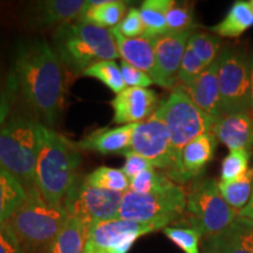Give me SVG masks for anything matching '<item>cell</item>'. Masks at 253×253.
<instances>
[{"instance_id": "cell-39", "label": "cell", "mask_w": 253, "mask_h": 253, "mask_svg": "<svg viewBox=\"0 0 253 253\" xmlns=\"http://www.w3.org/2000/svg\"><path fill=\"white\" fill-rule=\"evenodd\" d=\"M0 253H26L7 223L0 224Z\"/></svg>"}, {"instance_id": "cell-43", "label": "cell", "mask_w": 253, "mask_h": 253, "mask_svg": "<svg viewBox=\"0 0 253 253\" xmlns=\"http://www.w3.org/2000/svg\"><path fill=\"white\" fill-rule=\"evenodd\" d=\"M250 62H251V89H250V107L253 110V53L250 55Z\"/></svg>"}, {"instance_id": "cell-22", "label": "cell", "mask_w": 253, "mask_h": 253, "mask_svg": "<svg viewBox=\"0 0 253 253\" xmlns=\"http://www.w3.org/2000/svg\"><path fill=\"white\" fill-rule=\"evenodd\" d=\"M89 225L81 218L68 217L61 231L46 248V253H84Z\"/></svg>"}, {"instance_id": "cell-12", "label": "cell", "mask_w": 253, "mask_h": 253, "mask_svg": "<svg viewBox=\"0 0 253 253\" xmlns=\"http://www.w3.org/2000/svg\"><path fill=\"white\" fill-rule=\"evenodd\" d=\"M129 150L138 154L155 169L170 170L176 156L166 125L155 114L143 122L136 123Z\"/></svg>"}, {"instance_id": "cell-9", "label": "cell", "mask_w": 253, "mask_h": 253, "mask_svg": "<svg viewBox=\"0 0 253 253\" xmlns=\"http://www.w3.org/2000/svg\"><path fill=\"white\" fill-rule=\"evenodd\" d=\"M221 116L250 109L251 62L245 52L225 48L218 56Z\"/></svg>"}, {"instance_id": "cell-5", "label": "cell", "mask_w": 253, "mask_h": 253, "mask_svg": "<svg viewBox=\"0 0 253 253\" xmlns=\"http://www.w3.org/2000/svg\"><path fill=\"white\" fill-rule=\"evenodd\" d=\"M67 219L65 207L48 203L34 186L28 190L27 199L7 224L26 251L47 248Z\"/></svg>"}, {"instance_id": "cell-31", "label": "cell", "mask_w": 253, "mask_h": 253, "mask_svg": "<svg viewBox=\"0 0 253 253\" xmlns=\"http://www.w3.org/2000/svg\"><path fill=\"white\" fill-rule=\"evenodd\" d=\"M251 153L245 149L230 150L227 156L221 162L220 181L229 183L239 179L248 172Z\"/></svg>"}, {"instance_id": "cell-25", "label": "cell", "mask_w": 253, "mask_h": 253, "mask_svg": "<svg viewBox=\"0 0 253 253\" xmlns=\"http://www.w3.org/2000/svg\"><path fill=\"white\" fill-rule=\"evenodd\" d=\"M173 4V0H145L142 2L140 14L144 26L143 37L153 39L167 33V14Z\"/></svg>"}, {"instance_id": "cell-28", "label": "cell", "mask_w": 253, "mask_h": 253, "mask_svg": "<svg viewBox=\"0 0 253 253\" xmlns=\"http://www.w3.org/2000/svg\"><path fill=\"white\" fill-rule=\"evenodd\" d=\"M175 185L176 183H173L167 173L157 171L155 168L145 170L129 179V191L140 195L166 191V190L173 188Z\"/></svg>"}, {"instance_id": "cell-32", "label": "cell", "mask_w": 253, "mask_h": 253, "mask_svg": "<svg viewBox=\"0 0 253 253\" xmlns=\"http://www.w3.org/2000/svg\"><path fill=\"white\" fill-rule=\"evenodd\" d=\"M208 240L218 253H252L243 242L237 219L225 231L210 237Z\"/></svg>"}, {"instance_id": "cell-6", "label": "cell", "mask_w": 253, "mask_h": 253, "mask_svg": "<svg viewBox=\"0 0 253 253\" xmlns=\"http://www.w3.org/2000/svg\"><path fill=\"white\" fill-rule=\"evenodd\" d=\"M188 224L202 236L213 237L225 231L238 217L223 198L218 182L213 178L194 183L186 194Z\"/></svg>"}, {"instance_id": "cell-11", "label": "cell", "mask_w": 253, "mask_h": 253, "mask_svg": "<svg viewBox=\"0 0 253 253\" xmlns=\"http://www.w3.org/2000/svg\"><path fill=\"white\" fill-rule=\"evenodd\" d=\"M123 194L88 185L79 178L63 202L68 217H78L91 224L94 221L119 218Z\"/></svg>"}, {"instance_id": "cell-17", "label": "cell", "mask_w": 253, "mask_h": 253, "mask_svg": "<svg viewBox=\"0 0 253 253\" xmlns=\"http://www.w3.org/2000/svg\"><path fill=\"white\" fill-rule=\"evenodd\" d=\"M211 132L230 150H253V110L246 109L216 120Z\"/></svg>"}, {"instance_id": "cell-15", "label": "cell", "mask_w": 253, "mask_h": 253, "mask_svg": "<svg viewBox=\"0 0 253 253\" xmlns=\"http://www.w3.org/2000/svg\"><path fill=\"white\" fill-rule=\"evenodd\" d=\"M86 1L84 0H41L28 6L25 23L34 30L58 28L77 21Z\"/></svg>"}, {"instance_id": "cell-4", "label": "cell", "mask_w": 253, "mask_h": 253, "mask_svg": "<svg viewBox=\"0 0 253 253\" xmlns=\"http://www.w3.org/2000/svg\"><path fill=\"white\" fill-rule=\"evenodd\" d=\"M45 125L25 115H12L0 128V166L26 191L34 188L41 135Z\"/></svg>"}, {"instance_id": "cell-44", "label": "cell", "mask_w": 253, "mask_h": 253, "mask_svg": "<svg viewBox=\"0 0 253 253\" xmlns=\"http://www.w3.org/2000/svg\"><path fill=\"white\" fill-rule=\"evenodd\" d=\"M203 253H218V252L216 251V249L211 245V243L209 242V240H207V243L204 244V252Z\"/></svg>"}, {"instance_id": "cell-18", "label": "cell", "mask_w": 253, "mask_h": 253, "mask_svg": "<svg viewBox=\"0 0 253 253\" xmlns=\"http://www.w3.org/2000/svg\"><path fill=\"white\" fill-rule=\"evenodd\" d=\"M190 97L199 109L219 119L220 113V95L218 86V59L211 63L199 77L185 86L176 87Z\"/></svg>"}, {"instance_id": "cell-7", "label": "cell", "mask_w": 253, "mask_h": 253, "mask_svg": "<svg viewBox=\"0 0 253 253\" xmlns=\"http://www.w3.org/2000/svg\"><path fill=\"white\" fill-rule=\"evenodd\" d=\"M154 114L166 125L176 157L192 140L211 132L216 122V119L199 109L178 88H175L167 100L158 104Z\"/></svg>"}, {"instance_id": "cell-10", "label": "cell", "mask_w": 253, "mask_h": 253, "mask_svg": "<svg viewBox=\"0 0 253 253\" xmlns=\"http://www.w3.org/2000/svg\"><path fill=\"white\" fill-rule=\"evenodd\" d=\"M164 230L157 224H142L123 220L94 221L87 233L84 253H129L142 236Z\"/></svg>"}, {"instance_id": "cell-26", "label": "cell", "mask_w": 253, "mask_h": 253, "mask_svg": "<svg viewBox=\"0 0 253 253\" xmlns=\"http://www.w3.org/2000/svg\"><path fill=\"white\" fill-rule=\"evenodd\" d=\"M219 191L225 202L237 212L248 205L253 191V169H249L239 179L229 183L218 182Z\"/></svg>"}, {"instance_id": "cell-35", "label": "cell", "mask_w": 253, "mask_h": 253, "mask_svg": "<svg viewBox=\"0 0 253 253\" xmlns=\"http://www.w3.org/2000/svg\"><path fill=\"white\" fill-rule=\"evenodd\" d=\"M208 67H205L203 62L195 55V53L188 46L185 49L184 56L182 59L181 66H179L178 73H177L176 87L185 86V84H191Z\"/></svg>"}, {"instance_id": "cell-20", "label": "cell", "mask_w": 253, "mask_h": 253, "mask_svg": "<svg viewBox=\"0 0 253 253\" xmlns=\"http://www.w3.org/2000/svg\"><path fill=\"white\" fill-rule=\"evenodd\" d=\"M136 123L116 126V128L97 129L84 140L75 143L78 149L96 151L102 155L122 154L130 148L131 136Z\"/></svg>"}, {"instance_id": "cell-14", "label": "cell", "mask_w": 253, "mask_h": 253, "mask_svg": "<svg viewBox=\"0 0 253 253\" xmlns=\"http://www.w3.org/2000/svg\"><path fill=\"white\" fill-rule=\"evenodd\" d=\"M192 32H167L153 38V46L156 60L157 79L155 84L163 88L176 86L177 73L188 47Z\"/></svg>"}, {"instance_id": "cell-24", "label": "cell", "mask_w": 253, "mask_h": 253, "mask_svg": "<svg viewBox=\"0 0 253 253\" xmlns=\"http://www.w3.org/2000/svg\"><path fill=\"white\" fill-rule=\"evenodd\" d=\"M252 26L253 11L250 1H236L223 20L210 27V31L224 38H238Z\"/></svg>"}, {"instance_id": "cell-27", "label": "cell", "mask_w": 253, "mask_h": 253, "mask_svg": "<svg viewBox=\"0 0 253 253\" xmlns=\"http://www.w3.org/2000/svg\"><path fill=\"white\" fill-rule=\"evenodd\" d=\"M88 185L126 194L129 191V179L121 169L100 167L84 177Z\"/></svg>"}, {"instance_id": "cell-41", "label": "cell", "mask_w": 253, "mask_h": 253, "mask_svg": "<svg viewBox=\"0 0 253 253\" xmlns=\"http://www.w3.org/2000/svg\"><path fill=\"white\" fill-rule=\"evenodd\" d=\"M237 221H238L243 242H244L246 248L253 253V224L240 217H237Z\"/></svg>"}, {"instance_id": "cell-36", "label": "cell", "mask_w": 253, "mask_h": 253, "mask_svg": "<svg viewBox=\"0 0 253 253\" xmlns=\"http://www.w3.org/2000/svg\"><path fill=\"white\" fill-rule=\"evenodd\" d=\"M114 28H115L121 36L126 38H130V39L143 37L144 26L140 14V9L135 7L128 9L126 17L122 19L121 23Z\"/></svg>"}, {"instance_id": "cell-30", "label": "cell", "mask_w": 253, "mask_h": 253, "mask_svg": "<svg viewBox=\"0 0 253 253\" xmlns=\"http://www.w3.org/2000/svg\"><path fill=\"white\" fill-rule=\"evenodd\" d=\"M188 46L203 62L205 67H209L211 63L216 61L220 54V39L210 33L192 32L189 38Z\"/></svg>"}, {"instance_id": "cell-23", "label": "cell", "mask_w": 253, "mask_h": 253, "mask_svg": "<svg viewBox=\"0 0 253 253\" xmlns=\"http://www.w3.org/2000/svg\"><path fill=\"white\" fill-rule=\"evenodd\" d=\"M26 199L23 184L0 166V224L7 223Z\"/></svg>"}, {"instance_id": "cell-34", "label": "cell", "mask_w": 253, "mask_h": 253, "mask_svg": "<svg viewBox=\"0 0 253 253\" xmlns=\"http://www.w3.org/2000/svg\"><path fill=\"white\" fill-rule=\"evenodd\" d=\"M167 26L168 32H192L197 25L191 6L184 2H175L167 14Z\"/></svg>"}, {"instance_id": "cell-21", "label": "cell", "mask_w": 253, "mask_h": 253, "mask_svg": "<svg viewBox=\"0 0 253 253\" xmlns=\"http://www.w3.org/2000/svg\"><path fill=\"white\" fill-rule=\"evenodd\" d=\"M126 2L121 0H88L77 21L112 30L126 14Z\"/></svg>"}, {"instance_id": "cell-38", "label": "cell", "mask_w": 253, "mask_h": 253, "mask_svg": "<svg viewBox=\"0 0 253 253\" xmlns=\"http://www.w3.org/2000/svg\"><path fill=\"white\" fill-rule=\"evenodd\" d=\"M122 155L125 156L126 161L121 170L123 173L128 177V179H131L132 177L137 176L138 173L143 172L145 170L154 169V167L151 166L150 162H148L145 158L140 156L138 154L134 153V151L128 149L123 151Z\"/></svg>"}, {"instance_id": "cell-37", "label": "cell", "mask_w": 253, "mask_h": 253, "mask_svg": "<svg viewBox=\"0 0 253 253\" xmlns=\"http://www.w3.org/2000/svg\"><path fill=\"white\" fill-rule=\"evenodd\" d=\"M121 73L126 88H148L154 84L147 73L140 71L128 62L121 61Z\"/></svg>"}, {"instance_id": "cell-45", "label": "cell", "mask_w": 253, "mask_h": 253, "mask_svg": "<svg viewBox=\"0 0 253 253\" xmlns=\"http://www.w3.org/2000/svg\"><path fill=\"white\" fill-rule=\"evenodd\" d=\"M250 5H251V7H252V11H253V0H251V1H250Z\"/></svg>"}, {"instance_id": "cell-29", "label": "cell", "mask_w": 253, "mask_h": 253, "mask_svg": "<svg viewBox=\"0 0 253 253\" xmlns=\"http://www.w3.org/2000/svg\"><path fill=\"white\" fill-rule=\"evenodd\" d=\"M82 75L101 81L115 94L121 93L126 88L122 78L121 67H119L115 60H106V61L94 63L93 66L87 68Z\"/></svg>"}, {"instance_id": "cell-2", "label": "cell", "mask_w": 253, "mask_h": 253, "mask_svg": "<svg viewBox=\"0 0 253 253\" xmlns=\"http://www.w3.org/2000/svg\"><path fill=\"white\" fill-rule=\"evenodd\" d=\"M80 149L65 136L43 126L34 184L50 204L62 205L80 176Z\"/></svg>"}, {"instance_id": "cell-40", "label": "cell", "mask_w": 253, "mask_h": 253, "mask_svg": "<svg viewBox=\"0 0 253 253\" xmlns=\"http://www.w3.org/2000/svg\"><path fill=\"white\" fill-rule=\"evenodd\" d=\"M13 94L14 90L8 84V81L5 88H0V128L6 122V120L9 118Z\"/></svg>"}, {"instance_id": "cell-16", "label": "cell", "mask_w": 253, "mask_h": 253, "mask_svg": "<svg viewBox=\"0 0 253 253\" xmlns=\"http://www.w3.org/2000/svg\"><path fill=\"white\" fill-rule=\"evenodd\" d=\"M157 94L148 88H126L112 100L113 121L116 125H131L149 119L157 109Z\"/></svg>"}, {"instance_id": "cell-3", "label": "cell", "mask_w": 253, "mask_h": 253, "mask_svg": "<svg viewBox=\"0 0 253 253\" xmlns=\"http://www.w3.org/2000/svg\"><path fill=\"white\" fill-rule=\"evenodd\" d=\"M52 46L66 68L82 75L94 63L120 58L112 30L80 21L55 28Z\"/></svg>"}, {"instance_id": "cell-19", "label": "cell", "mask_w": 253, "mask_h": 253, "mask_svg": "<svg viewBox=\"0 0 253 253\" xmlns=\"http://www.w3.org/2000/svg\"><path fill=\"white\" fill-rule=\"evenodd\" d=\"M116 47L122 61L128 62L140 71L147 73L153 79L154 84L157 79L156 60H155L153 39L145 37L126 38L121 36L115 28H112Z\"/></svg>"}, {"instance_id": "cell-1", "label": "cell", "mask_w": 253, "mask_h": 253, "mask_svg": "<svg viewBox=\"0 0 253 253\" xmlns=\"http://www.w3.org/2000/svg\"><path fill=\"white\" fill-rule=\"evenodd\" d=\"M65 68L45 39L32 38L17 45L7 81L48 128L58 122L65 106Z\"/></svg>"}, {"instance_id": "cell-33", "label": "cell", "mask_w": 253, "mask_h": 253, "mask_svg": "<svg viewBox=\"0 0 253 253\" xmlns=\"http://www.w3.org/2000/svg\"><path fill=\"white\" fill-rule=\"evenodd\" d=\"M163 232L184 253H201L199 252V240L202 235L197 230L192 227L167 226Z\"/></svg>"}, {"instance_id": "cell-42", "label": "cell", "mask_w": 253, "mask_h": 253, "mask_svg": "<svg viewBox=\"0 0 253 253\" xmlns=\"http://www.w3.org/2000/svg\"><path fill=\"white\" fill-rule=\"evenodd\" d=\"M238 217L244 218V219L249 220L250 223L253 224V191H252V196H251V198H250L248 205H246V207L238 213Z\"/></svg>"}, {"instance_id": "cell-13", "label": "cell", "mask_w": 253, "mask_h": 253, "mask_svg": "<svg viewBox=\"0 0 253 253\" xmlns=\"http://www.w3.org/2000/svg\"><path fill=\"white\" fill-rule=\"evenodd\" d=\"M217 148V138L212 132L198 136L185 145L177 155L167 175L173 183L184 184L198 177L212 161Z\"/></svg>"}, {"instance_id": "cell-8", "label": "cell", "mask_w": 253, "mask_h": 253, "mask_svg": "<svg viewBox=\"0 0 253 253\" xmlns=\"http://www.w3.org/2000/svg\"><path fill=\"white\" fill-rule=\"evenodd\" d=\"M186 192L181 185L155 194H123L119 218L142 224H157L163 229L185 213Z\"/></svg>"}]
</instances>
